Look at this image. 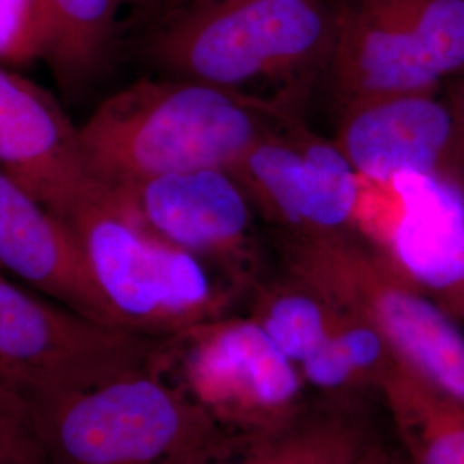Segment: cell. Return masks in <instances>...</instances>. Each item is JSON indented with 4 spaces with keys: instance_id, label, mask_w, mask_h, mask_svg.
Wrapping results in <instances>:
<instances>
[{
    "instance_id": "obj_25",
    "label": "cell",
    "mask_w": 464,
    "mask_h": 464,
    "mask_svg": "<svg viewBox=\"0 0 464 464\" xmlns=\"http://www.w3.org/2000/svg\"><path fill=\"white\" fill-rule=\"evenodd\" d=\"M354 464H404L399 463L396 459H391V458H385L382 454H365V456H358L356 463ZM411 464V463H406Z\"/></svg>"
},
{
    "instance_id": "obj_26",
    "label": "cell",
    "mask_w": 464,
    "mask_h": 464,
    "mask_svg": "<svg viewBox=\"0 0 464 464\" xmlns=\"http://www.w3.org/2000/svg\"><path fill=\"white\" fill-rule=\"evenodd\" d=\"M117 2H119V4H130V5H136V2H138V0H117Z\"/></svg>"
},
{
    "instance_id": "obj_2",
    "label": "cell",
    "mask_w": 464,
    "mask_h": 464,
    "mask_svg": "<svg viewBox=\"0 0 464 464\" xmlns=\"http://www.w3.org/2000/svg\"><path fill=\"white\" fill-rule=\"evenodd\" d=\"M332 47L331 0L199 4L150 17L138 40L159 74L245 93L258 83L325 74Z\"/></svg>"
},
{
    "instance_id": "obj_17",
    "label": "cell",
    "mask_w": 464,
    "mask_h": 464,
    "mask_svg": "<svg viewBox=\"0 0 464 464\" xmlns=\"http://www.w3.org/2000/svg\"><path fill=\"white\" fill-rule=\"evenodd\" d=\"M392 358L381 332L348 310V316L325 346L303 362L301 368L312 383L324 389H337L365 379L379 383Z\"/></svg>"
},
{
    "instance_id": "obj_21",
    "label": "cell",
    "mask_w": 464,
    "mask_h": 464,
    "mask_svg": "<svg viewBox=\"0 0 464 464\" xmlns=\"http://www.w3.org/2000/svg\"><path fill=\"white\" fill-rule=\"evenodd\" d=\"M0 464H47L34 439L32 423L0 437Z\"/></svg>"
},
{
    "instance_id": "obj_3",
    "label": "cell",
    "mask_w": 464,
    "mask_h": 464,
    "mask_svg": "<svg viewBox=\"0 0 464 464\" xmlns=\"http://www.w3.org/2000/svg\"><path fill=\"white\" fill-rule=\"evenodd\" d=\"M285 272L381 332L391 353L464 410V329L356 229L279 232Z\"/></svg>"
},
{
    "instance_id": "obj_20",
    "label": "cell",
    "mask_w": 464,
    "mask_h": 464,
    "mask_svg": "<svg viewBox=\"0 0 464 464\" xmlns=\"http://www.w3.org/2000/svg\"><path fill=\"white\" fill-rule=\"evenodd\" d=\"M418 289L464 329V229Z\"/></svg>"
},
{
    "instance_id": "obj_14",
    "label": "cell",
    "mask_w": 464,
    "mask_h": 464,
    "mask_svg": "<svg viewBox=\"0 0 464 464\" xmlns=\"http://www.w3.org/2000/svg\"><path fill=\"white\" fill-rule=\"evenodd\" d=\"M411 464H464V410L394 356L379 381Z\"/></svg>"
},
{
    "instance_id": "obj_12",
    "label": "cell",
    "mask_w": 464,
    "mask_h": 464,
    "mask_svg": "<svg viewBox=\"0 0 464 464\" xmlns=\"http://www.w3.org/2000/svg\"><path fill=\"white\" fill-rule=\"evenodd\" d=\"M0 170L64 222L102 188L59 102L2 64Z\"/></svg>"
},
{
    "instance_id": "obj_13",
    "label": "cell",
    "mask_w": 464,
    "mask_h": 464,
    "mask_svg": "<svg viewBox=\"0 0 464 464\" xmlns=\"http://www.w3.org/2000/svg\"><path fill=\"white\" fill-rule=\"evenodd\" d=\"M0 266L69 310L121 329L93 281L76 234L2 170Z\"/></svg>"
},
{
    "instance_id": "obj_6",
    "label": "cell",
    "mask_w": 464,
    "mask_h": 464,
    "mask_svg": "<svg viewBox=\"0 0 464 464\" xmlns=\"http://www.w3.org/2000/svg\"><path fill=\"white\" fill-rule=\"evenodd\" d=\"M325 71L337 112L360 100L437 92L464 71V0H331Z\"/></svg>"
},
{
    "instance_id": "obj_4",
    "label": "cell",
    "mask_w": 464,
    "mask_h": 464,
    "mask_svg": "<svg viewBox=\"0 0 464 464\" xmlns=\"http://www.w3.org/2000/svg\"><path fill=\"white\" fill-rule=\"evenodd\" d=\"M47 464H198L214 425L151 370L24 404Z\"/></svg>"
},
{
    "instance_id": "obj_8",
    "label": "cell",
    "mask_w": 464,
    "mask_h": 464,
    "mask_svg": "<svg viewBox=\"0 0 464 464\" xmlns=\"http://www.w3.org/2000/svg\"><path fill=\"white\" fill-rule=\"evenodd\" d=\"M264 218L281 232L354 229L363 178L301 119L264 136L232 169Z\"/></svg>"
},
{
    "instance_id": "obj_22",
    "label": "cell",
    "mask_w": 464,
    "mask_h": 464,
    "mask_svg": "<svg viewBox=\"0 0 464 464\" xmlns=\"http://www.w3.org/2000/svg\"><path fill=\"white\" fill-rule=\"evenodd\" d=\"M30 423L26 406L21 399L0 391V437L21 430Z\"/></svg>"
},
{
    "instance_id": "obj_18",
    "label": "cell",
    "mask_w": 464,
    "mask_h": 464,
    "mask_svg": "<svg viewBox=\"0 0 464 464\" xmlns=\"http://www.w3.org/2000/svg\"><path fill=\"white\" fill-rule=\"evenodd\" d=\"M47 32L38 0H0V64L21 66L45 57Z\"/></svg>"
},
{
    "instance_id": "obj_16",
    "label": "cell",
    "mask_w": 464,
    "mask_h": 464,
    "mask_svg": "<svg viewBox=\"0 0 464 464\" xmlns=\"http://www.w3.org/2000/svg\"><path fill=\"white\" fill-rule=\"evenodd\" d=\"M346 316L348 308L287 274L285 281L260 295L253 318L293 363L301 365L325 346Z\"/></svg>"
},
{
    "instance_id": "obj_7",
    "label": "cell",
    "mask_w": 464,
    "mask_h": 464,
    "mask_svg": "<svg viewBox=\"0 0 464 464\" xmlns=\"http://www.w3.org/2000/svg\"><path fill=\"white\" fill-rule=\"evenodd\" d=\"M159 339L52 304L0 277V391L24 404L151 370Z\"/></svg>"
},
{
    "instance_id": "obj_27",
    "label": "cell",
    "mask_w": 464,
    "mask_h": 464,
    "mask_svg": "<svg viewBox=\"0 0 464 464\" xmlns=\"http://www.w3.org/2000/svg\"><path fill=\"white\" fill-rule=\"evenodd\" d=\"M0 277H2V266H0Z\"/></svg>"
},
{
    "instance_id": "obj_1",
    "label": "cell",
    "mask_w": 464,
    "mask_h": 464,
    "mask_svg": "<svg viewBox=\"0 0 464 464\" xmlns=\"http://www.w3.org/2000/svg\"><path fill=\"white\" fill-rule=\"evenodd\" d=\"M299 119L293 102L183 78H143L78 128L84 162L109 188L198 169L232 170L256 141Z\"/></svg>"
},
{
    "instance_id": "obj_9",
    "label": "cell",
    "mask_w": 464,
    "mask_h": 464,
    "mask_svg": "<svg viewBox=\"0 0 464 464\" xmlns=\"http://www.w3.org/2000/svg\"><path fill=\"white\" fill-rule=\"evenodd\" d=\"M111 189L130 216L169 245L234 268L253 262L262 214L232 170L172 172Z\"/></svg>"
},
{
    "instance_id": "obj_24",
    "label": "cell",
    "mask_w": 464,
    "mask_h": 464,
    "mask_svg": "<svg viewBox=\"0 0 464 464\" xmlns=\"http://www.w3.org/2000/svg\"><path fill=\"white\" fill-rule=\"evenodd\" d=\"M444 95L454 112V117H456L458 133H459V141H461L464 155V71L449 82L448 90Z\"/></svg>"
},
{
    "instance_id": "obj_5",
    "label": "cell",
    "mask_w": 464,
    "mask_h": 464,
    "mask_svg": "<svg viewBox=\"0 0 464 464\" xmlns=\"http://www.w3.org/2000/svg\"><path fill=\"white\" fill-rule=\"evenodd\" d=\"M66 224L121 329L169 341L222 315L227 296L205 260L147 231L105 184Z\"/></svg>"
},
{
    "instance_id": "obj_10",
    "label": "cell",
    "mask_w": 464,
    "mask_h": 464,
    "mask_svg": "<svg viewBox=\"0 0 464 464\" xmlns=\"http://www.w3.org/2000/svg\"><path fill=\"white\" fill-rule=\"evenodd\" d=\"M174 339L183 344L188 387L210 416L272 423L298 398L295 363L253 316L216 318Z\"/></svg>"
},
{
    "instance_id": "obj_19",
    "label": "cell",
    "mask_w": 464,
    "mask_h": 464,
    "mask_svg": "<svg viewBox=\"0 0 464 464\" xmlns=\"http://www.w3.org/2000/svg\"><path fill=\"white\" fill-rule=\"evenodd\" d=\"M358 456L346 437L318 431L291 437L239 464H354ZM208 459L198 464H208Z\"/></svg>"
},
{
    "instance_id": "obj_23",
    "label": "cell",
    "mask_w": 464,
    "mask_h": 464,
    "mask_svg": "<svg viewBox=\"0 0 464 464\" xmlns=\"http://www.w3.org/2000/svg\"><path fill=\"white\" fill-rule=\"evenodd\" d=\"M212 2H224V0H138L134 9H138L143 21H147L150 17L159 16L169 11L199 5V4H212Z\"/></svg>"
},
{
    "instance_id": "obj_11",
    "label": "cell",
    "mask_w": 464,
    "mask_h": 464,
    "mask_svg": "<svg viewBox=\"0 0 464 464\" xmlns=\"http://www.w3.org/2000/svg\"><path fill=\"white\" fill-rule=\"evenodd\" d=\"M337 114L334 143L365 181L433 174L464 183L456 117L440 90L360 100Z\"/></svg>"
},
{
    "instance_id": "obj_15",
    "label": "cell",
    "mask_w": 464,
    "mask_h": 464,
    "mask_svg": "<svg viewBox=\"0 0 464 464\" xmlns=\"http://www.w3.org/2000/svg\"><path fill=\"white\" fill-rule=\"evenodd\" d=\"M45 61L66 86H82L107 64L117 36V0H38Z\"/></svg>"
}]
</instances>
